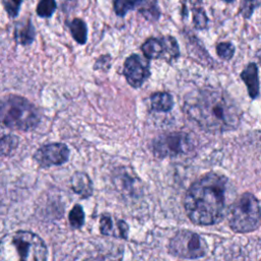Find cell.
I'll return each instance as SVG.
<instances>
[{
  "label": "cell",
  "instance_id": "1",
  "mask_svg": "<svg viewBox=\"0 0 261 261\" xmlns=\"http://www.w3.org/2000/svg\"><path fill=\"white\" fill-rule=\"evenodd\" d=\"M190 120L210 133H223L237 128L242 111L231 97L221 89L204 87L190 93L184 104Z\"/></svg>",
  "mask_w": 261,
  "mask_h": 261
},
{
  "label": "cell",
  "instance_id": "2",
  "mask_svg": "<svg viewBox=\"0 0 261 261\" xmlns=\"http://www.w3.org/2000/svg\"><path fill=\"white\" fill-rule=\"evenodd\" d=\"M228 184L225 176L209 172L191 185L186 193L184 206L192 222L211 225L223 218Z\"/></svg>",
  "mask_w": 261,
  "mask_h": 261
},
{
  "label": "cell",
  "instance_id": "3",
  "mask_svg": "<svg viewBox=\"0 0 261 261\" xmlns=\"http://www.w3.org/2000/svg\"><path fill=\"white\" fill-rule=\"evenodd\" d=\"M44 241L29 230H17L0 240V261H47Z\"/></svg>",
  "mask_w": 261,
  "mask_h": 261
},
{
  "label": "cell",
  "instance_id": "4",
  "mask_svg": "<svg viewBox=\"0 0 261 261\" xmlns=\"http://www.w3.org/2000/svg\"><path fill=\"white\" fill-rule=\"evenodd\" d=\"M41 120L38 108L19 95L0 98V123L13 130L28 132L37 127Z\"/></svg>",
  "mask_w": 261,
  "mask_h": 261
},
{
  "label": "cell",
  "instance_id": "5",
  "mask_svg": "<svg viewBox=\"0 0 261 261\" xmlns=\"http://www.w3.org/2000/svg\"><path fill=\"white\" fill-rule=\"evenodd\" d=\"M227 220L236 232H250L261 224V208L257 198L245 193L238 198L227 210Z\"/></svg>",
  "mask_w": 261,
  "mask_h": 261
},
{
  "label": "cell",
  "instance_id": "6",
  "mask_svg": "<svg viewBox=\"0 0 261 261\" xmlns=\"http://www.w3.org/2000/svg\"><path fill=\"white\" fill-rule=\"evenodd\" d=\"M169 253L173 256L196 259L201 258L207 253V244L205 240L191 230L177 231L169 242Z\"/></svg>",
  "mask_w": 261,
  "mask_h": 261
},
{
  "label": "cell",
  "instance_id": "7",
  "mask_svg": "<svg viewBox=\"0 0 261 261\" xmlns=\"http://www.w3.org/2000/svg\"><path fill=\"white\" fill-rule=\"evenodd\" d=\"M193 148L190 136L184 132L162 134L152 142V151L159 158L187 154Z\"/></svg>",
  "mask_w": 261,
  "mask_h": 261
},
{
  "label": "cell",
  "instance_id": "8",
  "mask_svg": "<svg viewBox=\"0 0 261 261\" xmlns=\"http://www.w3.org/2000/svg\"><path fill=\"white\" fill-rule=\"evenodd\" d=\"M141 50L148 59H164L170 62L179 56L178 44L172 36L149 38L142 44Z\"/></svg>",
  "mask_w": 261,
  "mask_h": 261
},
{
  "label": "cell",
  "instance_id": "9",
  "mask_svg": "<svg viewBox=\"0 0 261 261\" xmlns=\"http://www.w3.org/2000/svg\"><path fill=\"white\" fill-rule=\"evenodd\" d=\"M33 158L37 164L43 168L61 165L67 162L69 158V149L63 143H50L37 149Z\"/></svg>",
  "mask_w": 261,
  "mask_h": 261
},
{
  "label": "cell",
  "instance_id": "10",
  "mask_svg": "<svg viewBox=\"0 0 261 261\" xmlns=\"http://www.w3.org/2000/svg\"><path fill=\"white\" fill-rule=\"evenodd\" d=\"M149 61L138 54L129 55L123 64V75L133 88H140L150 76Z\"/></svg>",
  "mask_w": 261,
  "mask_h": 261
},
{
  "label": "cell",
  "instance_id": "11",
  "mask_svg": "<svg viewBox=\"0 0 261 261\" xmlns=\"http://www.w3.org/2000/svg\"><path fill=\"white\" fill-rule=\"evenodd\" d=\"M241 79L244 81L250 97L252 99L258 98L260 94V83L257 65L253 62L249 63L241 72Z\"/></svg>",
  "mask_w": 261,
  "mask_h": 261
},
{
  "label": "cell",
  "instance_id": "12",
  "mask_svg": "<svg viewBox=\"0 0 261 261\" xmlns=\"http://www.w3.org/2000/svg\"><path fill=\"white\" fill-rule=\"evenodd\" d=\"M70 187L83 199L90 198L93 195V182L86 172L75 171L70 177Z\"/></svg>",
  "mask_w": 261,
  "mask_h": 261
},
{
  "label": "cell",
  "instance_id": "13",
  "mask_svg": "<svg viewBox=\"0 0 261 261\" xmlns=\"http://www.w3.org/2000/svg\"><path fill=\"white\" fill-rule=\"evenodd\" d=\"M36 37V31L30 17L16 22L14 28V39L17 44L27 46L33 43Z\"/></svg>",
  "mask_w": 261,
  "mask_h": 261
},
{
  "label": "cell",
  "instance_id": "14",
  "mask_svg": "<svg viewBox=\"0 0 261 261\" xmlns=\"http://www.w3.org/2000/svg\"><path fill=\"white\" fill-rule=\"evenodd\" d=\"M151 109L155 112H168L173 106V98L167 92H156L150 96Z\"/></svg>",
  "mask_w": 261,
  "mask_h": 261
},
{
  "label": "cell",
  "instance_id": "15",
  "mask_svg": "<svg viewBox=\"0 0 261 261\" xmlns=\"http://www.w3.org/2000/svg\"><path fill=\"white\" fill-rule=\"evenodd\" d=\"M18 137L0 126V156H10L18 147Z\"/></svg>",
  "mask_w": 261,
  "mask_h": 261
},
{
  "label": "cell",
  "instance_id": "16",
  "mask_svg": "<svg viewBox=\"0 0 261 261\" xmlns=\"http://www.w3.org/2000/svg\"><path fill=\"white\" fill-rule=\"evenodd\" d=\"M68 28L70 31V34L74 41L80 44L84 45L87 42L88 39V28L86 22L81 18H73L69 23Z\"/></svg>",
  "mask_w": 261,
  "mask_h": 261
},
{
  "label": "cell",
  "instance_id": "17",
  "mask_svg": "<svg viewBox=\"0 0 261 261\" xmlns=\"http://www.w3.org/2000/svg\"><path fill=\"white\" fill-rule=\"evenodd\" d=\"M137 9L150 21H155L160 16V10L155 1H139Z\"/></svg>",
  "mask_w": 261,
  "mask_h": 261
},
{
  "label": "cell",
  "instance_id": "18",
  "mask_svg": "<svg viewBox=\"0 0 261 261\" xmlns=\"http://www.w3.org/2000/svg\"><path fill=\"white\" fill-rule=\"evenodd\" d=\"M68 221L71 227L80 228L85 223V212L81 205L75 204L68 214Z\"/></svg>",
  "mask_w": 261,
  "mask_h": 261
},
{
  "label": "cell",
  "instance_id": "19",
  "mask_svg": "<svg viewBox=\"0 0 261 261\" xmlns=\"http://www.w3.org/2000/svg\"><path fill=\"white\" fill-rule=\"evenodd\" d=\"M57 4L54 0H42L38 3L36 12L40 17H51L55 12Z\"/></svg>",
  "mask_w": 261,
  "mask_h": 261
},
{
  "label": "cell",
  "instance_id": "20",
  "mask_svg": "<svg viewBox=\"0 0 261 261\" xmlns=\"http://www.w3.org/2000/svg\"><path fill=\"white\" fill-rule=\"evenodd\" d=\"M100 231L104 236H112L118 238L117 230L114 228V222L109 214H103L100 217Z\"/></svg>",
  "mask_w": 261,
  "mask_h": 261
},
{
  "label": "cell",
  "instance_id": "21",
  "mask_svg": "<svg viewBox=\"0 0 261 261\" xmlns=\"http://www.w3.org/2000/svg\"><path fill=\"white\" fill-rule=\"evenodd\" d=\"M193 23L197 30H203L207 27L208 17L204 8L202 7L193 8Z\"/></svg>",
  "mask_w": 261,
  "mask_h": 261
},
{
  "label": "cell",
  "instance_id": "22",
  "mask_svg": "<svg viewBox=\"0 0 261 261\" xmlns=\"http://www.w3.org/2000/svg\"><path fill=\"white\" fill-rule=\"evenodd\" d=\"M139 1H125V0H116L113 3L114 11L118 16H124L126 12L132 9L137 8Z\"/></svg>",
  "mask_w": 261,
  "mask_h": 261
},
{
  "label": "cell",
  "instance_id": "23",
  "mask_svg": "<svg viewBox=\"0 0 261 261\" xmlns=\"http://www.w3.org/2000/svg\"><path fill=\"white\" fill-rule=\"evenodd\" d=\"M236 48L230 42H221L216 46L217 55L223 60H229L233 56Z\"/></svg>",
  "mask_w": 261,
  "mask_h": 261
},
{
  "label": "cell",
  "instance_id": "24",
  "mask_svg": "<svg viewBox=\"0 0 261 261\" xmlns=\"http://www.w3.org/2000/svg\"><path fill=\"white\" fill-rule=\"evenodd\" d=\"M21 3H22V1H14V0L2 1V5L4 6L9 17H15L18 14L19 7H20Z\"/></svg>",
  "mask_w": 261,
  "mask_h": 261
},
{
  "label": "cell",
  "instance_id": "25",
  "mask_svg": "<svg viewBox=\"0 0 261 261\" xmlns=\"http://www.w3.org/2000/svg\"><path fill=\"white\" fill-rule=\"evenodd\" d=\"M258 4H259L258 2H252V1L243 2L241 6V13L245 18H249L254 11L255 5H258Z\"/></svg>",
  "mask_w": 261,
  "mask_h": 261
},
{
  "label": "cell",
  "instance_id": "26",
  "mask_svg": "<svg viewBox=\"0 0 261 261\" xmlns=\"http://www.w3.org/2000/svg\"><path fill=\"white\" fill-rule=\"evenodd\" d=\"M257 54H258V56H259V58H260V59H261V49H260V50H259V51H258V53H257Z\"/></svg>",
  "mask_w": 261,
  "mask_h": 261
},
{
  "label": "cell",
  "instance_id": "27",
  "mask_svg": "<svg viewBox=\"0 0 261 261\" xmlns=\"http://www.w3.org/2000/svg\"><path fill=\"white\" fill-rule=\"evenodd\" d=\"M84 261H94V260H92V259H86V260H84Z\"/></svg>",
  "mask_w": 261,
  "mask_h": 261
}]
</instances>
